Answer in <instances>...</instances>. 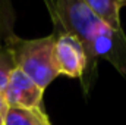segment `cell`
<instances>
[{
    "mask_svg": "<svg viewBox=\"0 0 126 125\" xmlns=\"http://www.w3.org/2000/svg\"><path fill=\"white\" fill-rule=\"evenodd\" d=\"M54 32H69L84 46L88 69L81 80L84 93L88 94L97 78L98 61L109 62L126 80V32L114 31L100 21L84 0H44Z\"/></svg>",
    "mask_w": 126,
    "mask_h": 125,
    "instance_id": "cell-1",
    "label": "cell"
},
{
    "mask_svg": "<svg viewBox=\"0 0 126 125\" xmlns=\"http://www.w3.org/2000/svg\"><path fill=\"white\" fill-rule=\"evenodd\" d=\"M54 32L31 40L21 38L15 34L4 46L12 52L16 68L28 75L38 87L46 90L59 77L54 62Z\"/></svg>",
    "mask_w": 126,
    "mask_h": 125,
    "instance_id": "cell-2",
    "label": "cell"
},
{
    "mask_svg": "<svg viewBox=\"0 0 126 125\" xmlns=\"http://www.w3.org/2000/svg\"><path fill=\"white\" fill-rule=\"evenodd\" d=\"M54 34V62L59 75L82 80L88 69V58L82 43L69 32Z\"/></svg>",
    "mask_w": 126,
    "mask_h": 125,
    "instance_id": "cell-3",
    "label": "cell"
},
{
    "mask_svg": "<svg viewBox=\"0 0 126 125\" xmlns=\"http://www.w3.org/2000/svg\"><path fill=\"white\" fill-rule=\"evenodd\" d=\"M3 93L7 104L13 107H41L43 104L44 90L18 68L13 69Z\"/></svg>",
    "mask_w": 126,
    "mask_h": 125,
    "instance_id": "cell-4",
    "label": "cell"
},
{
    "mask_svg": "<svg viewBox=\"0 0 126 125\" xmlns=\"http://www.w3.org/2000/svg\"><path fill=\"white\" fill-rule=\"evenodd\" d=\"M88 9L114 31H123L120 22V10L126 6V0H84Z\"/></svg>",
    "mask_w": 126,
    "mask_h": 125,
    "instance_id": "cell-5",
    "label": "cell"
},
{
    "mask_svg": "<svg viewBox=\"0 0 126 125\" xmlns=\"http://www.w3.org/2000/svg\"><path fill=\"white\" fill-rule=\"evenodd\" d=\"M3 125H51L43 107H13L9 106Z\"/></svg>",
    "mask_w": 126,
    "mask_h": 125,
    "instance_id": "cell-6",
    "label": "cell"
},
{
    "mask_svg": "<svg viewBox=\"0 0 126 125\" xmlns=\"http://www.w3.org/2000/svg\"><path fill=\"white\" fill-rule=\"evenodd\" d=\"M13 10L9 0H0V47L7 43V40L15 35L13 32Z\"/></svg>",
    "mask_w": 126,
    "mask_h": 125,
    "instance_id": "cell-7",
    "label": "cell"
},
{
    "mask_svg": "<svg viewBox=\"0 0 126 125\" xmlns=\"http://www.w3.org/2000/svg\"><path fill=\"white\" fill-rule=\"evenodd\" d=\"M15 68L16 65L13 61L12 52L9 50L7 46H1L0 47V91H4Z\"/></svg>",
    "mask_w": 126,
    "mask_h": 125,
    "instance_id": "cell-8",
    "label": "cell"
},
{
    "mask_svg": "<svg viewBox=\"0 0 126 125\" xmlns=\"http://www.w3.org/2000/svg\"><path fill=\"white\" fill-rule=\"evenodd\" d=\"M7 109H9V104H7V102H6L4 93L0 91V125H3V121H4V116H6Z\"/></svg>",
    "mask_w": 126,
    "mask_h": 125,
    "instance_id": "cell-9",
    "label": "cell"
}]
</instances>
